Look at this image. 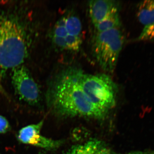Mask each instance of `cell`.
<instances>
[{
	"label": "cell",
	"mask_w": 154,
	"mask_h": 154,
	"mask_svg": "<svg viewBox=\"0 0 154 154\" xmlns=\"http://www.w3.org/2000/svg\"><path fill=\"white\" fill-rule=\"evenodd\" d=\"M110 149L102 141L93 139L73 146L65 154H110Z\"/></svg>",
	"instance_id": "obj_8"
},
{
	"label": "cell",
	"mask_w": 154,
	"mask_h": 154,
	"mask_svg": "<svg viewBox=\"0 0 154 154\" xmlns=\"http://www.w3.org/2000/svg\"><path fill=\"white\" fill-rule=\"evenodd\" d=\"M96 33H102L114 28L121 27L119 11L111 13L101 22L94 25Z\"/></svg>",
	"instance_id": "obj_10"
},
{
	"label": "cell",
	"mask_w": 154,
	"mask_h": 154,
	"mask_svg": "<svg viewBox=\"0 0 154 154\" xmlns=\"http://www.w3.org/2000/svg\"><path fill=\"white\" fill-rule=\"evenodd\" d=\"M119 4L111 0H95L89 2V13L94 25L101 22L111 13L119 11Z\"/></svg>",
	"instance_id": "obj_7"
},
{
	"label": "cell",
	"mask_w": 154,
	"mask_h": 154,
	"mask_svg": "<svg viewBox=\"0 0 154 154\" xmlns=\"http://www.w3.org/2000/svg\"><path fill=\"white\" fill-rule=\"evenodd\" d=\"M27 35L14 17L0 13V91L7 73L22 65L28 55Z\"/></svg>",
	"instance_id": "obj_2"
},
{
	"label": "cell",
	"mask_w": 154,
	"mask_h": 154,
	"mask_svg": "<svg viewBox=\"0 0 154 154\" xmlns=\"http://www.w3.org/2000/svg\"><path fill=\"white\" fill-rule=\"evenodd\" d=\"M137 17L139 22L145 25L154 22V0L144 1L137 5Z\"/></svg>",
	"instance_id": "obj_9"
},
{
	"label": "cell",
	"mask_w": 154,
	"mask_h": 154,
	"mask_svg": "<svg viewBox=\"0 0 154 154\" xmlns=\"http://www.w3.org/2000/svg\"><path fill=\"white\" fill-rule=\"evenodd\" d=\"M11 126L7 119L0 115V134H5L10 130Z\"/></svg>",
	"instance_id": "obj_13"
},
{
	"label": "cell",
	"mask_w": 154,
	"mask_h": 154,
	"mask_svg": "<svg viewBox=\"0 0 154 154\" xmlns=\"http://www.w3.org/2000/svg\"></svg>",
	"instance_id": "obj_15"
},
{
	"label": "cell",
	"mask_w": 154,
	"mask_h": 154,
	"mask_svg": "<svg viewBox=\"0 0 154 154\" xmlns=\"http://www.w3.org/2000/svg\"><path fill=\"white\" fill-rule=\"evenodd\" d=\"M136 40L137 41H149L154 42V22L145 25L140 35Z\"/></svg>",
	"instance_id": "obj_12"
},
{
	"label": "cell",
	"mask_w": 154,
	"mask_h": 154,
	"mask_svg": "<svg viewBox=\"0 0 154 154\" xmlns=\"http://www.w3.org/2000/svg\"><path fill=\"white\" fill-rule=\"evenodd\" d=\"M65 27L69 35L82 37V25L79 18L70 14L64 16Z\"/></svg>",
	"instance_id": "obj_11"
},
{
	"label": "cell",
	"mask_w": 154,
	"mask_h": 154,
	"mask_svg": "<svg viewBox=\"0 0 154 154\" xmlns=\"http://www.w3.org/2000/svg\"><path fill=\"white\" fill-rule=\"evenodd\" d=\"M78 81L88 99L99 109L107 113L115 106L117 86L110 76L86 74L79 70Z\"/></svg>",
	"instance_id": "obj_3"
},
{
	"label": "cell",
	"mask_w": 154,
	"mask_h": 154,
	"mask_svg": "<svg viewBox=\"0 0 154 154\" xmlns=\"http://www.w3.org/2000/svg\"><path fill=\"white\" fill-rule=\"evenodd\" d=\"M11 72L12 85L19 99L31 106L38 105L40 100V90L27 68L22 64Z\"/></svg>",
	"instance_id": "obj_5"
},
{
	"label": "cell",
	"mask_w": 154,
	"mask_h": 154,
	"mask_svg": "<svg viewBox=\"0 0 154 154\" xmlns=\"http://www.w3.org/2000/svg\"><path fill=\"white\" fill-rule=\"evenodd\" d=\"M44 120L36 124L29 125L21 128L17 135V139L22 143L30 145L47 150H53L58 148L63 141L54 140L45 137L42 134V128Z\"/></svg>",
	"instance_id": "obj_6"
},
{
	"label": "cell",
	"mask_w": 154,
	"mask_h": 154,
	"mask_svg": "<svg viewBox=\"0 0 154 154\" xmlns=\"http://www.w3.org/2000/svg\"><path fill=\"white\" fill-rule=\"evenodd\" d=\"M79 72L69 69L55 78L47 92L48 106L57 115L102 119L107 113L94 105L84 93L78 81Z\"/></svg>",
	"instance_id": "obj_1"
},
{
	"label": "cell",
	"mask_w": 154,
	"mask_h": 154,
	"mask_svg": "<svg viewBox=\"0 0 154 154\" xmlns=\"http://www.w3.org/2000/svg\"><path fill=\"white\" fill-rule=\"evenodd\" d=\"M125 154H149L147 153L143 152H134L129 153Z\"/></svg>",
	"instance_id": "obj_14"
},
{
	"label": "cell",
	"mask_w": 154,
	"mask_h": 154,
	"mask_svg": "<svg viewBox=\"0 0 154 154\" xmlns=\"http://www.w3.org/2000/svg\"><path fill=\"white\" fill-rule=\"evenodd\" d=\"M120 28L96 33L92 49L99 65L105 71L113 72L123 48L125 36Z\"/></svg>",
	"instance_id": "obj_4"
}]
</instances>
